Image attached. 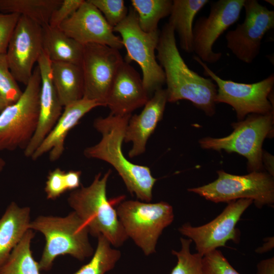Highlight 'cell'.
I'll return each mask as SVG.
<instances>
[{
  "instance_id": "cell-8",
  "label": "cell",
  "mask_w": 274,
  "mask_h": 274,
  "mask_svg": "<svg viewBox=\"0 0 274 274\" xmlns=\"http://www.w3.org/2000/svg\"><path fill=\"white\" fill-rule=\"evenodd\" d=\"M214 181L188 191L198 194L215 203L239 199H250L256 207L272 206L274 204V181L272 176L264 172H253L238 176L223 170L217 171Z\"/></svg>"
},
{
  "instance_id": "cell-25",
  "label": "cell",
  "mask_w": 274,
  "mask_h": 274,
  "mask_svg": "<svg viewBox=\"0 0 274 274\" xmlns=\"http://www.w3.org/2000/svg\"><path fill=\"white\" fill-rule=\"evenodd\" d=\"M62 0H0V13H16L41 26L49 24L52 12Z\"/></svg>"
},
{
  "instance_id": "cell-14",
  "label": "cell",
  "mask_w": 274,
  "mask_h": 274,
  "mask_svg": "<svg viewBox=\"0 0 274 274\" xmlns=\"http://www.w3.org/2000/svg\"><path fill=\"white\" fill-rule=\"evenodd\" d=\"M245 0H219L211 4L208 17L198 18L193 26V52L203 62L215 63L222 56L213 47L219 37L239 18Z\"/></svg>"
},
{
  "instance_id": "cell-18",
  "label": "cell",
  "mask_w": 274,
  "mask_h": 274,
  "mask_svg": "<svg viewBox=\"0 0 274 274\" xmlns=\"http://www.w3.org/2000/svg\"><path fill=\"white\" fill-rule=\"evenodd\" d=\"M149 95L139 73L124 60L112 84L106 101L110 114L117 116L131 115L144 106Z\"/></svg>"
},
{
  "instance_id": "cell-41",
  "label": "cell",
  "mask_w": 274,
  "mask_h": 274,
  "mask_svg": "<svg viewBox=\"0 0 274 274\" xmlns=\"http://www.w3.org/2000/svg\"><path fill=\"white\" fill-rule=\"evenodd\" d=\"M5 165L6 162L5 160L0 157V173L2 171Z\"/></svg>"
},
{
  "instance_id": "cell-39",
  "label": "cell",
  "mask_w": 274,
  "mask_h": 274,
  "mask_svg": "<svg viewBox=\"0 0 274 274\" xmlns=\"http://www.w3.org/2000/svg\"><path fill=\"white\" fill-rule=\"evenodd\" d=\"M273 156L267 153H264L262 154V162H264L269 174L273 177Z\"/></svg>"
},
{
  "instance_id": "cell-26",
  "label": "cell",
  "mask_w": 274,
  "mask_h": 274,
  "mask_svg": "<svg viewBox=\"0 0 274 274\" xmlns=\"http://www.w3.org/2000/svg\"><path fill=\"white\" fill-rule=\"evenodd\" d=\"M35 236L28 229L0 267V274H41L39 263L33 257L30 249Z\"/></svg>"
},
{
  "instance_id": "cell-36",
  "label": "cell",
  "mask_w": 274,
  "mask_h": 274,
  "mask_svg": "<svg viewBox=\"0 0 274 274\" xmlns=\"http://www.w3.org/2000/svg\"><path fill=\"white\" fill-rule=\"evenodd\" d=\"M81 172L80 170H69L65 173L67 191H73L81 186Z\"/></svg>"
},
{
  "instance_id": "cell-37",
  "label": "cell",
  "mask_w": 274,
  "mask_h": 274,
  "mask_svg": "<svg viewBox=\"0 0 274 274\" xmlns=\"http://www.w3.org/2000/svg\"><path fill=\"white\" fill-rule=\"evenodd\" d=\"M257 274H274L273 257L262 260L258 264Z\"/></svg>"
},
{
  "instance_id": "cell-5",
  "label": "cell",
  "mask_w": 274,
  "mask_h": 274,
  "mask_svg": "<svg viewBox=\"0 0 274 274\" xmlns=\"http://www.w3.org/2000/svg\"><path fill=\"white\" fill-rule=\"evenodd\" d=\"M116 210L128 238L146 256L156 252L159 236L174 219L172 206L165 201L128 200L121 202Z\"/></svg>"
},
{
  "instance_id": "cell-12",
  "label": "cell",
  "mask_w": 274,
  "mask_h": 274,
  "mask_svg": "<svg viewBox=\"0 0 274 274\" xmlns=\"http://www.w3.org/2000/svg\"><path fill=\"white\" fill-rule=\"evenodd\" d=\"M252 203L250 199L231 201L211 222L199 226L186 223L178 228V231L194 243L197 253L203 257L219 247L225 246L229 241L236 243L239 242V231L236 228V224Z\"/></svg>"
},
{
  "instance_id": "cell-38",
  "label": "cell",
  "mask_w": 274,
  "mask_h": 274,
  "mask_svg": "<svg viewBox=\"0 0 274 274\" xmlns=\"http://www.w3.org/2000/svg\"><path fill=\"white\" fill-rule=\"evenodd\" d=\"M274 239L273 237H268L265 238V242L262 246L258 248L255 252L258 253H263L268 252L273 248Z\"/></svg>"
},
{
  "instance_id": "cell-4",
  "label": "cell",
  "mask_w": 274,
  "mask_h": 274,
  "mask_svg": "<svg viewBox=\"0 0 274 274\" xmlns=\"http://www.w3.org/2000/svg\"><path fill=\"white\" fill-rule=\"evenodd\" d=\"M29 229L40 232L45 238L39 262L41 270H50L59 256L69 255L83 261L94 252L88 228L73 211L65 217L39 216L30 221Z\"/></svg>"
},
{
  "instance_id": "cell-9",
  "label": "cell",
  "mask_w": 274,
  "mask_h": 274,
  "mask_svg": "<svg viewBox=\"0 0 274 274\" xmlns=\"http://www.w3.org/2000/svg\"><path fill=\"white\" fill-rule=\"evenodd\" d=\"M113 30L120 35L123 46L126 50L124 61L129 63L135 61L140 66L143 84L149 95L162 88L165 84V75L155 55L160 31H144L139 26L136 14L133 9Z\"/></svg>"
},
{
  "instance_id": "cell-3",
  "label": "cell",
  "mask_w": 274,
  "mask_h": 274,
  "mask_svg": "<svg viewBox=\"0 0 274 274\" xmlns=\"http://www.w3.org/2000/svg\"><path fill=\"white\" fill-rule=\"evenodd\" d=\"M111 170L102 176L96 174L91 184L71 192L67 198L70 207L94 237L102 235L115 248L121 246L128 237L119 220L116 210L107 195V185Z\"/></svg>"
},
{
  "instance_id": "cell-33",
  "label": "cell",
  "mask_w": 274,
  "mask_h": 274,
  "mask_svg": "<svg viewBox=\"0 0 274 274\" xmlns=\"http://www.w3.org/2000/svg\"><path fill=\"white\" fill-rule=\"evenodd\" d=\"M65 173L59 167L49 173L45 187L48 199H56L67 191Z\"/></svg>"
},
{
  "instance_id": "cell-29",
  "label": "cell",
  "mask_w": 274,
  "mask_h": 274,
  "mask_svg": "<svg viewBox=\"0 0 274 274\" xmlns=\"http://www.w3.org/2000/svg\"><path fill=\"white\" fill-rule=\"evenodd\" d=\"M181 247L179 251L172 250V253L177 259L176 266L170 274H203L202 258L197 253L190 251L192 241L189 238H180Z\"/></svg>"
},
{
  "instance_id": "cell-34",
  "label": "cell",
  "mask_w": 274,
  "mask_h": 274,
  "mask_svg": "<svg viewBox=\"0 0 274 274\" xmlns=\"http://www.w3.org/2000/svg\"><path fill=\"white\" fill-rule=\"evenodd\" d=\"M20 17L16 13H0V54H6L8 44Z\"/></svg>"
},
{
  "instance_id": "cell-13",
  "label": "cell",
  "mask_w": 274,
  "mask_h": 274,
  "mask_svg": "<svg viewBox=\"0 0 274 274\" xmlns=\"http://www.w3.org/2000/svg\"><path fill=\"white\" fill-rule=\"evenodd\" d=\"M244 21L225 36L227 47L239 60L251 63L260 53L265 35L274 27V11L257 0H245Z\"/></svg>"
},
{
  "instance_id": "cell-40",
  "label": "cell",
  "mask_w": 274,
  "mask_h": 274,
  "mask_svg": "<svg viewBox=\"0 0 274 274\" xmlns=\"http://www.w3.org/2000/svg\"><path fill=\"white\" fill-rule=\"evenodd\" d=\"M8 105V102L0 95V112Z\"/></svg>"
},
{
  "instance_id": "cell-23",
  "label": "cell",
  "mask_w": 274,
  "mask_h": 274,
  "mask_svg": "<svg viewBox=\"0 0 274 274\" xmlns=\"http://www.w3.org/2000/svg\"><path fill=\"white\" fill-rule=\"evenodd\" d=\"M43 50L51 62L81 65L83 45L67 36L59 28L49 24L42 27Z\"/></svg>"
},
{
  "instance_id": "cell-11",
  "label": "cell",
  "mask_w": 274,
  "mask_h": 274,
  "mask_svg": "<svg viewBox=\"0 0 274 274\" xmlns=\"http://www.w3.org/2000/svg\"><path fill=\"white\" fill-rule=\"evenodd\" d=\"M123 61L118 49L96 43L83 45L81 64L84 80L83 98L106 106L109 90Z\"/></svg>"
},
{
  "instance_id": "cell-31",
  "label": "cell",
  "mask_w": 274,
  "mask_h": 274,
  "mask_svg": "<svg viewBox=\"0 0 274 274\" xmlns=\"http://www.w3.org/2000/svg\"><path fill=\"white\" fill-rule=\"evenodd\" d=\"M102 14L113 28L122 22L128 14L123 0H88Z\"/></svg>"
},
{
  "instance_id": "cell-7",
  "label": "cell",
  "mask_w": 274,
  "mask_h": 274,
  "mask_svg": "<svg viewBox=\"0 0 274 274\" xmlns=\"http://www.w3.org/2000/svg\"><path fill=\"white\" fill-rule=\"evenodd\" d=\"M231 125L233 131L230 134L221 138H202L199 141L201 147L237 153L247 159L249 172H261L263 167L262 146L265 139L273 133V113L250 114Z\"/></svg>"
},
{
  "instance_id": "cell-16",
  "label": "cell",
  "mask_w": 274,
  "mask_h": 274,
  "mask_svg": "<svg viewBox=\"0 0 274 274\" xmlns=\"http://www.w3.org/2000/svg\"><path fill=\"white\" fill-rule=\"evenodd\" d=\"M67 36L82 45L96 43L119 50L123 46L120 37L101 12L88 0L58 27Z\"/></svg>"
},
{
  "instance_id": "cell-24",
  "label": "cell",
  "mask_w": 274,
  "mask_h": 274,
  "mask_svg": "<svg viewBox=\"0 0 274 274\" xmlns=\"http://www.w3.org/2000/svg\"><path fill=\"white\" fill-rule=\"evenodd\" d=\"M208 0L173 1L168 23L178 33L181 49L193 52V23L197 13L209 3Z\"/></svg>"
},
{
  "instance_id": "cell-6",
  "label": "cell",
  "mask_w": 274,
  "mask_h": 274,
  "mask_svg": "<svg viewBox=\"0 0 274 274\" xmlns=\"http://www.w3.org/2000/svg\"><path fill=\"white\" fill-rule=\"evenodd\" d=\"M41 77L38 66L19 99L0 113V151L25 150L37 129L40 111Z\"/></svg>"
},
{
  "instance_id": "cell-30",
  "label": "cell",
  "mask_w": 274,
  "mask_h": 274,
  "mask_svg": "<svg viewBox=\"0 0 274 274\" xmlns=\"http://www.w3.org/2000/svg\"><path fill=\"white\" fill-rule=\"evenodd\" d=\"M22 92L10 71L6 54H0V95L9 105L16 102Z\"/></svg>"
},
{
  "instance_id": "cell-21",
  "label": "cell",
  "mask_w": 274,
  "mask_h": 274,
  "mask_svg": "<svg viewBox=\"0 0 274 274\" xmlns=\"http://www.w3.org/2000/svg\"><path fill=\"white\" fill-rule=\"evenodd\" d=\"M30 209L12 202L0 219V267L29 229Z\"/></svg>"
},
{
  "instance_id": "cell-17",
  "label": "cell",
  "mask_w": 274,
  "mask_h": 274,
  "mask_svg": "<svg viewBox=\"0 0 274 274\" xmlns=\"http://www.w3.org/2000/svg\"><path fill=\"white\" fill-rule=\"evenodd\" d=\"M37 63L41 80L39 118L36 132L24 150L26 157H31L53 128L63 110L53 81L51 61L44 50Z\"/></svg>"
},
{
  "instance_id": "cell-28",
  "label": "cell",
  "mask_w": 274,
  "mask_h": 274,
  "mask_svg": "<svg viewBox=\"0 0 274 274\" xmlns=\"http://www.w3.org/2000/svg\"><path fill=\"white\" fill-rule=\"evenodd\" d=\"M97 244L90 260L73 274H106L112 270L120 260V250L112 247L103 236L97 237Z\"/></svg>"
},
{
  "instance_id": "cell-32",
  "label": "cell",
  "mask_w": 274,
  "mask_h": 274,
  "mask_svg": "<svg viewBox=\"0 0 274 274\" xmlns=\"http://www.w3.org/2000/svg\"><path fill=\"white\" fill-rule=\"evenodd\" d=\"M202 266L203 274H240L217 249L202 257Z\"/></svg>"
},
{
  "instance_id": "cell-19",
  "label": "cell",
  "mask_w": 274,
  "mask_h": 274,
  "mask_svg": "<svg viewBox=\"0 0 274 274\" xmlns=\"http://www.w3.org/2000/svg\"><path fill=\"white\" fill-rule=\"evenodd\" d=\"M167 102L166 90L159 89L149 99L140 114L130 116L124 137L125 142L132 144L128 153L130 158L145 152L149 138L162 118Z\"/></svg>"
},
{
  "instance_id": "cell-35",
  "label": "cell",
  "mask_w": 274,
  "mask_h": 274,
  "mask_svg": "<svg viewBox=\"0 0 274 274\" xmlns=\"http://www.w3.org/2000/svg\"><path fill=\"white\" fill-rule=\"evenodd\" d=\"M84 0H62L58 7L52 12L49 25L58 28L60 25L80 7Z\"/></svg>"
},
{
  "instance_id": "cell-42",
  "label": "cell",
  "mask_w": 274,
  "mask_h": 274,
  "mask_svg": "<svg viewBox=\"0 0 274 274\" xmlns=\"http://www.w3.org/2000/svg\"><path fill=\"white\" fill-rule=\"evenodd\" d=\"M265 2H266L267 3L270 4V5L273 6V1L272 0H265Z\"/></svg>"
},
{
  "instance_id": "cell-15",
  "label": "cell",
  "mask_w": 274,
  "mask_h": 274,
  "mask_svg": "<svg viewBox=\"0 0 274 274\" xmlns=\"http://www.w3.org/2000/svg\"><path fill=\"white\" fill-rule=\"evenodd\" d=\"M43 52L42 26L20 16L10 40L6 55L17 82L27 84Z\"/></svg>"
},
{
  "instance_id": "cell-22",
  "label": "cell",
  "mask_w": 274,
  "mask_h": 274,
  "mask_svg": "<svg viewBox=\"0 0 274 274\" xmlns=\"http://www.w3.org/2000/svg\"><path fill=\"white\" fill-rule=\"evenodd\" d=\"M53 81L64 108L83 97L84 80L81 65L64 62H51Z\"/></svg>"
},
{
  "instance_id": "cell-1",
  "label": "cell",
  "mask_w": 274,
  "mask_h": 274,
  "mask_svg": "<svg viewBox=\"0 0 274 274\" xmlns=\"http://www.w3.org/2000/svg\"><path fill=\"white\" fill-rule=\"evenodd\" d=\"M156 50V58L165 75L167 101L188 100L207 115H214L217 86L212 79L204 78L188 67L178 49L174 29L168 23L160 31Z\"/></svg>"
},
{
  "instance_id": "cell-10",
  "label": "cell",
  "mask_w": 274,
  "mask_h": 274,
  "mask_svg": "<svg viewBox=\"0 0 274 274\" xmlns=\"http://www.w3.org/2000/svg\"><path fill=\"white\" fill-rule=\"evenodd\" d=\"M193 58L202 66L204 74L216 83V103L222 102L231 106L239 121L250 114L273 113V105L269 100L274 86L273 74L258 82L237 83L221 78L197 56H194Z\"/></svg>"
},
{
  "instance_id": "cell-2",
  "label": "cell",
  "mask_w": 274,
  "mask_h": 274,
  "mask_svg": "<svg viewBox=\"0 0 274 274\" xmlns=\"http://www.w3.org/2000/svg\"><path fill=\"white\" fill-rule=\"evenodd\" d=\"M131 115L98 117L93 122L94 128L101 134L96 145L84 150L88 158L103 160L111 165L122 179L127 190L142 201L150 202L152 191L157 181L149 167L134 164L122 152L125 129Z\"/></svg>"
},
{
  "instance_id": "cell-20",
  "label": "cell",
  "mask_w": 274,
  "mask_h": 274,
  "mask_svg": "<svg viewBox=\"0 0 274 274\" xmlns=\"http://www.w3.org/2000/svg\"><path fill=\"white\" fill-rule=\"evenodd\" d=\"M99 106H101L99 103L83 98L64 107L54 126L30 158L35 161L49 152L50 161L57 160L64 152L65 140L70 131L84 115Z\"/></svg>"
},
{
  "instance_id": "cell-27",
  "label": "cell",
  "mask_w": 274,
  "mask_h": 274,
  "mask_svg": "<svg viewBox=\"0 0 274 274\" xmlns=\"http://www.w3.org/2000/svg\"><path fill=\"white\" fill-rule=\"evenodd\" d=\"M139 26L146 32L158 30L159 21L169 15L172 7L171 0H131Z\"/></svg>"
}]
</instances>
